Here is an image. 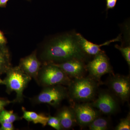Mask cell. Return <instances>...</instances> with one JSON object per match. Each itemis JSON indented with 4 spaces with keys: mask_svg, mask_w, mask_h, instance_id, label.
<instances>
[{
    "mask_svg": "<svg viewBox=\"0 0 130 130\" xmlns=\"http://www.w3.org/2000/svg\"><path fill=\"white\" fill-rule=\"evenodd\" d=\"M86 54L78 43L76 33H68L53 39L42 53L44 63H59L73 59L85 61Z\"/></svg>",
    "mask_w": 130,
    "mask_h": 130,
    "instance_id": "1",
    "label": "cell"
},
{
    "mask_svg": "<svg viewBox=\"0 0 130 130\" xmlns=\"http://www.w3.org/2000/svg\"><path fill=\"white\" fill-rule=\"evenodd\" d=\"M99 83L90 76L74 78L68 85V98L77 102L91 101L96 95Z\"/></svg>",
    "mask_w": 130,
    "mask_h": 130,
    "instance_id": "2",
    "label": "cell"
},
{
    "mask_svg": "<svg viewBox=\"0 0 130 130\" xmlns=\"http://www.w3.org/2000/svg\"><path fill=\"white\" fill-rule=\"evenodd\" d=\"M2 84L6 85L8 94L14 91L16 97L14 102L20 103L23 100V92L31 78L25 73L19 66L11 67L6 73Z\"/></svg>",
    "mask_w": 130,
    "mask_h": 130,
    "instance_id": "3",
    "label": "cell"
},
{
    "mask_svg": "<svg viewBox=\"0 0 130 130\" xmlns=\"http://www.w3.org/2000/svg\"><path fill=\"white\" fill-rule=\"evenodd\" d=\"M72 80L61 69L53 63H44L38 73L37 82L43 87L68 86Z\"/></svg>",
    "mask_w": 130,
    "mask_h": 130,
    "instance_id": "4",
    "label": "cell"
},
{
    "mask_svg": "<svg viewBox=\"0 0 130 130\" xmlns=\"http://www.w3.org/2000/svg\"><path fill=\"white\" fill-rule=\"evenodd\" d=\"M68 98V90L62 85L44 87L37 95L31 99L35 104H44L57 107L63 100Z\"/></svg>",
    "mask_w": 130,
    "mask_h": 130,
    "instance_id": "5",
    "label": "cell"
},
{
    "mask_svg": "<svg viewBox=\"0 0 130 130\" xmlns=\"http://www.w3.org/2000/svg\"><path fill=\"white\" fill-rule=\"evenodd\" d=\"M86 68L90 77L99 83L103 75L108 73L113 74L108 58L102 51L95 56L93 60L86 66Z\"/></svg>",
    "mask_w": 130,
    "mask_h": 130,
    "instance_id": "6",
    "label": "cell"
},
{
    "mask_svg": "<svg viewBox=\"0 0 130 130\" xmlns=\"http://www.w3.org/2000/svg\"><path fill=\"white\" fill-rule=\"evenodd\" d=\"M111 92L123 102L128 101L130 95L129 76L112 74L107 82Z\"/></svg>",
    "mask_w": 130,
    "mask_h": 130,
    "instance_id": "7",
    "label": "cell"
},
{
    "mask_svg": "<svg viewBox=\"0 0 130 130\" xmlns=\"http://www.w3.org/2000/svg\"><path fill=\"white\" fill-rule=\"evenodd\" d=\"M90 104L102 113L106 115H111L116 113L119 108L117 98L111 92L107 91L99 92L97 99Z\"/></svg>",
    "mask_w": 130,
    "mask_h": 130,
    "instance_id": "8",
    "label": "cell"
},
{
    "mask_svg": "<svg viewBox=\"0 0 130 130\" xmlns=\"http://www.w3.org/2000/svg\"><path fill=\"white\" fill-rule=\"evenodd\" d=\"M73 108L77 123L82 127L88 126L102 113L90 103L87 102L76 104Z\"/></svg>",
    "mask_w": 130,
    "mask_h": 130,
    "instance_id": "9",
    "label": "cell"
},
{
    "mask_svg": "<svg viewBox=\"0 0 130 130\" xmlns=\"http://www.w3.org/2000/svg\"><path fill=\"white\" fill-rule=\"evenodd\" d=\"M84 62L79 60L73 59L61 63H51L60 68L69 77L78 78L84 77L87 71Z\"/></svg>",
    "mask_w": 130,
    "mask_h": 130,
    "instance_id": "10",
    "label": "cell"
},
{
    "mask_svg": "<svg viewBox=\"0 0 130 130\" xmlns=\"http://www.w3.org/2000/svg\"><path fill=\"white\" fill-rule=\"evenodd\" d=\"M19 66L24 72L37 82L42 63L38 59L36 51L30 55L21 59Z\"/></svg>",
    "mask_w": 130,
    "mask_h": 130,
    "instance_id": "11",
    "label": "cell"
},
{
    "mask_svg": "<svg viewBox=\"0 0 130 130\" xmlns=\"http://www.w3.org/2000/svg\"><path fill=\"white\" fill-rule=\"evenodd\" d=\"M76 35L78 43L82 50L86 55L94 56L102 51L101 49L102 46L109 45L113 42L120 41L121 39V36H119L115 39L107 41L103 44L98 45L88 41L79 33H76Z\"/></svg>",
    "mask_w": 130,
    "mask_h": 130,
    "instance_id": "12",
    "label": "cell"
},
{
    "mask_svg": "<svg viewBox=\"0 0 130 130\" xmlns=\"http://www.w3.org/2000/svg\"><path fill=\"white\" fill-rule=\"evenodd\" d=\"M56 116L59 120L62 129H70L77 124L73 107H63L59 109Z\"/></svg>",
    "mask_w": 130,
    "mask_h": 130,
    "instance_id": "13",
    "label": "cell"
},
{
    "mask_svg": "<svg viewBox=\"0 0 130 130\" xmlns=\"http://www.w3.org/2000/svg\"><path fill=\"white\" fill-rule=\"evenodd\" d=\"M23 115L22 118L28 122H32L34 124H40L43 126H46L47 124L48 116L43 114H39L35 112L28 111L22 107Z\"/></svg>",
    "mask_w": 130,
    "mask_h": 130,
    "instance_id": "14",
    "label": "cell"
},
{
    "mask_svg": "<svg viewBox=\"0 0 130 130\" xmlns=\"http://www.w3.org/2000/svg\"><path fill=\"white\" fill-rule=\"evenodd\" d=\"M12 67L9 51L6 46H0V75L6 73Z\"/></svg>",
    "mask_w": 130,
    "mask_h": 130,
    "instance_id": "15",
    "label": "cell"
},
{
    "mask_svg": "<svg viewBox=\"0 0 130 130\" xmlns=\"http://www.w3.org/2000/svg\"><path fill=\"white\" fill-rule=\"evenodd\" d=\"M110 121L108 119L104 117H97L88 126L90 130H106L109 129Z\"/></svg>",
    "mask_w": 130,
    "mask_h": 130,
    "instance_id": "16",
    "label": "cell"
},
{
    "mask_svg": "<svg viewBox=\"0 0 130 130\" xmlns=\"http://www.w3.org/2000/svg\"><path fill=\"white\" fill-rule=\"evenodd\" d=\"M21 119L17 114L13 111H7L4 109L0 113V124L2 123H13L14 121Z\"/></svg>",
    "mask_w": 130,
    "mask_h": 130,
    "instance_id": "17",
    "label": "cell"
},
{
    "mask_svg": "<svg viewBox=\"0 0 130 130\" xmlns=\"http://www.w3.org/2000/svg\"><path fill=\"white\" fill-rule=\"evenodd\" d=\"M116 130H130V115L129 113L125 118L120 120L119 123L115 127Z\"/></svg>",
    "mask_w": 130,
    "mask_h": 130,
    "instance_id": "18",
    "label": "cell"
},
{
    "mask_svg": "<svg viewBox=\"0 0 130 130\" xmlns=\"http://www.w3.org/2000/svg\"><path fill=\"white\" fill-rule=\"evenodd\" d=\"M116 48L118 49L121 52L122 55L128 63L129 66H130V47H123L118 45L115 46Z\"/></svg>",
    "mask_w": 130,
    "mask_h": 130,
    "instance_id": "19",
    "label": "cell"
},
{
    "mask_svg": "<svg viewBox=\"0 0 130 130\" xmlns=\"http://www.w3.org/2000/svg\"><path fill=\"white\" fill-rule=\"evenodd\" d=\"M48 116L47 125L57 130L62 129L59 120L56 116H52L49 115Z\"/></svg>",
    "mask_w": 130,
    "mask_h": 130,
    "instance_id": "20",
    "label": "cell"
},
{
    "mask_svg": "<svg viewBox=\"0 0 130 130\" xmlns=\"http://www.w3.org/2000/svg\"><path fill=\"white\" fill-rule=\"evenodd\" d=\"M13 102H14V101H11L6 98H0V113L5 109V107Z\"/></svg>",
    "mask_w": 130,
    "mask_h": 130,
    "instance_id": "21",
    "label": "cell"
},
{
    "mask_svg": "<svg viewBox=\"0 0 130 130\" xmlns=\"http://www.w3.org/2000/svg\"><path fill=\"white\" fill-rule=\"evenodd\" d=\"M0 130H13L14 129L13 124L12 123H1Z\"/></svg>",
    "mask_w": 130,
    "mask_h": 130,
    "instance_id": "22",
    "label": "cell"
},
{
    "mask_svg": "<svg viewBox=\"0 0 130 130\" xmlns=\"http://www.w3.org/2000/svg\"><path fill=\"white\" fill-rule=\"evenodd\" d=\"M117 0H106L107 9H112L116 6Z\"/></svg>",
    "mask_w": 130,
    "mask_h": 130,
    "instance_id": "23",
    "label": "cell"
},
{
    "mask_svg": "<svg viewBox=\"0 0 130 130\" xmlns=\"http://www.w3.org/2000/svg\"><path fill=\"white\" fill-rule=\"evenodd\" d=\"M7 43V40L3 32L0 30V46H6Z\"/></svg>",
    "mask_w": 130,
    "mask_h": 130,
    "instance_id": "24",
    "label": "cell"
},
{
    "mask_svg": "<svg viewBox=\"0 0 130 130\" xmlns=\"http://www.w3.org/2000/svg\"><path fill=\"white\" fill-rule=\"evenodd\" d=\"M9 0H0V7L5 8L6 7L8 2Z\"/></svg>",
    "mask_w": 130,
    "mask_h": 130,
    "instance_id": "25",
    "label": "cell"
},
{
    "mask_svg": "<svg viewBox=\"0 0 130 130\" xmlns=\"http://www.w3.org/2000/svg\"><path fill=\"white\" fill-rule=\"evenodd\" d=\"M3 80H2L0 78V84H2Z\"/></svg>",
    "mask_w": 130,
    "mask_h": 130,
    "instance_id": "26",
    "label": "cell"
},
{
    "mask_svg": "<svg viewBox=\"0 0 130 130\" xmlns=\"http://www.w3.org/2000/svg\"><path fill=\"white\" fill-rule=\"evenodd\" d=\"M26 1H30V0H26Z\"/></svg>",
    "mask_w": 130,
    "mask_h": 130,
    "instance_id": "27",
    "label": "cell"
}]
</instances>
